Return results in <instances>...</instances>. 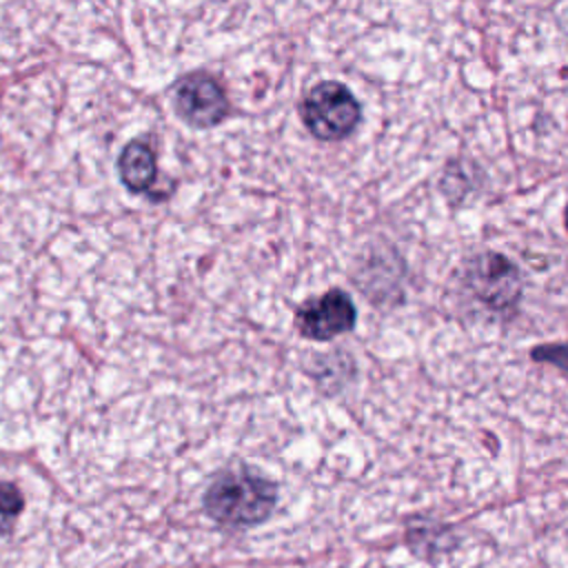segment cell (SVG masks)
Listing matches in <instances>:
<instances>
[{
  "label": "cell",
  "instance_id": "obj_1",
  "mask_svg": "<svg viewBox=\"0 0 568 568\" xmlns=\"http://www.w3.org/2000/svg\"><path fill=\"white\" fill-rule=\"evenodd\" d=\"M277 501V486L248 468L217 475L204 493V510L226 528H246L264 521Z\"/></svg>",
  "mask_w": 568,
  "mask_h": 568
},
{
  "label": "cell",
  "instance_id": "obj_2",
  "mask_svg": "<svg viewBox=\"0 0 568 568\" xmlns=\"http://www.w3.org/2000/svg\"><path fill=\"white\" fill-rule=\"evenodd\" d=\"M459 284L493 313H515L524 293V280L515 262L495 251H484L462 264Z\"/></svg>",
  "mask_w": 568,
  "mask_h": 568
},
{
  "label": "cell",
  "instance_id": "obj_3",
  "mask_svg": "<svg viewBox=\"0 0 568 568\" xmlns=\"http://www.w3.org/2000/svg\"><path fill=\"white\" fill-rule=\"evenodd\" d=\"M300 115L313 138L339 142L359 126L362 104L346 84L324 80L304 93Z\"/></svg>",
  "mask_w": 568,
  "mask_h": 568
},
{
  "label": "cell",
  "instance_id": "obj_4",
  "mask_svg": "<svg viewBox=\"0 0 568 568\" xmlns=\"http://www.w3.org/2000/svg\"><path fill=\"white\" fill-rule=\"evenodd\" d=\"M175 113L193 129H213L231 111L222 84L209 73H189L180 78L173 95Z\"/></svg>",
  "mask_w": 568,
  "mask_h": 568
},
{
  "label": "cell",
  "instance_id": "obj_5",
  "mask_svg": "<svg viewBox=\"0 0 568 568\" xmlns=\"http://www.w3.org/2000/svg\"><path fill=\"white\" fill-rule=\"evenodd\" d=\"M357 311L348 293L331 288L320 297H311L295 311V326L302 337L328 342L355 326Z\"/></svg>",
  "mask_w": 568,
  "mask_h": 568
},
{
  "label": "cell",
  "instance_id": "obj_6",
  "mask_svg": "<svg viewBox=\"0 0 568 568\" xmlns=\"http://www.w3.org/2000/svg\"><path fill=\"white\" fill-rule=\"evenodd\" d=\"M118 171H120L122 184L131 193H142L153 184V180L158 175L155 155L144 142L133 140L122 149V153L118 158Z\"/></svg>",
  "mask_w": 568,
  "mask_h": 568
},
{
  "label": "cell",
  "instance_id": "obj_7",
  "mask_svg": "<svg viewBox=\"0 0 568 568\" xmlns=\"http://www.w3.org/2000/svg\"><path fill=\"white\" fill-rule=\"evenodd\" d=\"M22 508H24V499L18 486L11 481H0V535L11 532Z\"/></svg>",
  "mask_w": 568,
  "mask_h": 568
},
{
  "label": "cell",
  "instance_id": "obj_8",
  "mask_svg": "<svg viewBox=\"0 0 568 568\" xmlns=\"http://www.w3.org/2000/svg\"><path fill=\"white\" fill-rule=\"evenodd\" d=\"M530 357L535 362L559 366L561 371H568V342L561 344H541L530 351Z\"/></svg>",
  "mask_w": 568,
  "mask_h": 568
},
{
  "label": "cell",
  "instance_id": "obj_9",
  "mask_svg": "<svg viewBox=\"0 0 568 568\" xmlns=\"http://www.w3.org/2000/svg\"><path fill=\"white\" fill-rule=\"evenodd\" d=\"M564 224H566V231H568V206H566V211H564Z\"/></svg>",
  "mask_w": 568,
  "mask_h": 568
}]
</instances>
